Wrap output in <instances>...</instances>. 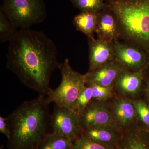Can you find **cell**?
<instances>
[{
	"label": "cell",
	"mask_w": 149,
	"mask_h": 149,
	"mask_svg": "<svg viewBox=\"0 0 149 149\" xmlns=\"http://www.w3.org/2000/svg\"><path fill=\"white\" fill-rule=\"evenodd\" d=\"M102 102L93 100L86 107L78 112L83 130L98 126H110L120 129L111 110Z\"/></svg>",
	"instance_id": "obj_7"
},
{
	"label": "cell",
	"mask_w": 149,
	"mask_h": 149,
	"mask_svg": "<svg viewBox=\"0 0 149 149\" xmlns=\"http://www.w3.org/2000/svg\"><path fill=\"white\" fill-rule=\"evenodd\" d=\"M93 100V89L92 87L91 86H85L77 98L76 102V111L79 112L84 109Z\"/></svg>",
	"instance_id": "obj_22"
},
{
	"label": "cell",
	"mask_w": 149,
	"mask_h": 149,
	"mask_svg": "<svg viewBox=\"0 0 149 149\" xmlns=\"http://www.w3.org/2000/svg\"><path fill=\"white\" fill-rule=\"evenodd\" d=\"M138 128L130 129L123 139L122 149H149V144Z\"/></svg>",
	"instance_id": "obj_16"
},
{
	"label": "cell",
	"mask_w": 149,
	"mask_h": 149,
	"mask_svg": "<svg viewBox=\"0 0 149 149\" xmlns=\"http://www.w3.org/2000/svg\"><path fill=\"white\" fill-rule=\"evenodd\" d=\"M118 130L110 126H94L84 129L82 134L96 143L115 146L118 140Z\"/></svg>",
	"instance_id": "obj_13"
},
{
	"label": "cell",
	"mask_w": 149,
	"mask_h": 149,
	"mask_svg": "<svg viewBox=\"0 0 149 149\" xmlns=\"http://www.w3.org/2000/svg\"><path fill=\"white\" fill-rule=\"evenodd\" d=\"M37 149V148H36V149Z\"/></svg>",
	"instance_id": "obj_26"
},
{
	"label": "cell",
	"mask_w": 149,
	"mask_h": 149,
	"mask_svg": "<svg viewBox=\"0 0 149 149\" xmlns=\"http://www.w3.org/2000/svg\"><path fill=\"white\" fill-rule=\"evenodd\" d=\"M111 110L120 128L129 127L136 121L137 116L134 102L129 99H116L113 102Z\"/></svg>",
	"instance_id": "obj_10"
},
{
	"label": "cell",
	"mask_w": 149,
	"mask_h": 149,
	"mask_svg": "<svg viewBox=\"0 0 149 149\" xmlns=\"http://www.w3.org/2000/svg\"><path fill=\"white\" fill-rule=\"evenodd\" d=\"M0 132L6 137L8 140L10 138V132L6 118L0 116Z\"/></svg>",
	"instance_id": "obj_24"
},
{
	"label": "cell",
	"mask_w": 149,
	"mask_h": 149,
	"mask_svg": "<svg viewBox=\"0 0 149 149\" xmlns=\"http://www.w3.org/2000/svg\"><path fill=\"white\" fill-rule=\"evenodd\" d=\"M74 141L69 138L51 133L46 135L37 149H72Z\"/></svg>",
	"instance_id": "obj_15"
},
{
	"label": "cell",
	"mask_w": 149,
	"mask_h": 149,
	"mask_svg": "<svg viewBox=\"0 0 149 149\" xmlns=\"http://www.w3.org/2000/svg\"><path fill=\"white\" fill-rule=\"evenodd\" d=\"M93 89V100L103 102L112 97V87H105L97 85H90Z\"/></svg>",
	"instance_id": "obj_21"
},
{
	"label": "cell",
	"mask_w": 149,
	"mask_h": 149,
	"mask_svg": "<svg viewBox=\"0 0 149 149\" xmlns=\"http://www.w3.org/2000/svg\"><path fill=\"white\" fill-rule=\"evenodd\" d=\"M147 95H148V97L149 99V83H148V86H147Z\"/></svg>",
	"instance_id": "obj_25"
},
{
	"label": "cell",
	"mask_w": 149,
	"mask_h": 149,
	"mask_svg": "<svg viewBox=\"0 0 149 149\" xmlns=\"http://www.w3.org/2000/svg\"><path fill=\"white\" fill-rule=\"evenodd\" d=\"M90 42V70L98 68L110 61L114 56L113 48L105 40H94L89 37Z\"/></svg>",
	"instance_id": "obj_11"
},
{
	"label": "cell",
	"mask_w": 149,
	"mask_h": 149,
	"mask_svg": "<svg viewBox=\"0 0 149 149\" xmlns=\"http://www.w3.org/2000/svg\"><path fill=\"white\" fill-rule=\"evenodd\" d=\"M136 114L145 125L149 126V107L142 100L134 102Z\"/></svg>",
	"instance_id": "obj_23"
},
{
	"label": "cell",
	"mask_w": 149,
	"mask_h": 149,
	"mask_svg": "<svg viewBox=\"0 0 149 149\" xmlns=\"http://www.w3.org/2000/svg\"><path fill=\"white\" fill-rule=\"evenodd\" d=\"M82 11L96 12L103 6L102 0H70Z\"/></svg>",
	"instance_id": "obj_20"
},
{
	"label": "cell",
	"mask_w": 149,
	"mask_h": 149,
	"mask_svg": "<svg viewBox=\"0 0 149 149\" xmlns=\"http://www.w3.org/2000/svg\"><path fill=\"white\" fill-rule=\"evenodd\" d=\"M17 28L9 19L2 9H0V42H9L17 32Z\"/></svg>",
	"instance_id": "obj_18"
},
{
	"label": "cell",
	"mask_w": 149,
	"mask_h": 149,
	"mask_svg": "<svg viewBox=\"0 0 149 149\" xmlns=\"http://www.w3.org/2000/svg\"><path fill=\"white\" fill-rule=\"evenodd\" d=\"M17 28L28 29L46 18L43 0H3L1 7Z\"/></svg>",
	"instance_id": "obj_5"
},
{
	"label": "cell",
	"mask_w": 149,
	"mask_h": 149,
	"mask_svg": "<svg viewBox=\"0 0 149 149\" xmlns=\"http://www.w3.org/2000/svg\"><path fill=\"white\" fill-rule=\"evenodd\" d=\"M50 103L46 96L24 102L6 117L10 138L9 149H35L52 131Z\"/></svg>",
	"instance_id": "obj_2"
},
{
	"label": "cell",
	"mask_w": 149,
	"mask_h": 149,
	"mask_svg": "<svg viewBox=\"0 0 149 149\" xmlns=\"http://www.w3.org/2000/svg\"><path fill=\"white\" fill-rule=\"evenodd\" d=\"M96 30L106 40L110 41L115 36L116 26L113 16L110 14L103 13L98 18Z\"/></svg>",
	"instance_id": "obj_17"
},
{
	"label": "cell",
	"mask_w": 149,
	"mask_h": 149,
	"mask_svg": "<svg viewBox=\"0 0 149 149\" xmlns=\"http://www.w3.org/2000/svg\"><path fill=\"white\" fill-rule=\"evenodd\" d=\"M72 149H116L115 146H107L91 141L81 134L73 142Z\"/></svg>",
	"instance_id": "obj_19"
},
{
	"label": "cell",
	"mask_w": 149,
	"mask_h": 149,
	"mask_svg": "<svg viewBox=\"0 0 149 149\" xmlns=\"http://www.w3.org/2000/svg\"><path fill=\"white\" fill-rule=\"evenodd\" d=\"M113 50L116 61L129 69H140L146 61L144 54L136 48L117 43Z\"/></svg>",
	"instance_id": "obj_9"
},
{
	"label": "cell",
	"mask_w": 149,
	"mask_h": 149,
	"mask_svg": "<svg viewBox=\"0 0 149 149\" xmlns=\"http://www.w3.org/2000/svg\"><path fill=\"white\" fill-rule=\"evenodd\" d=\"M57 57L55 44L44 32L20 29L9 42L6 67L24 85L47 96Z\"/></svg>",
	"instance_id": "obj_1"
},
{
	"label": "cell",
	"mask_w": 149,
	"mask_h": 149,
	"mask_svg": "<svg viewBox=\"0 0 149 149\" xmlns=\"http://www.w3.org/2000/svg\"><path fill=\"white\" fill-rule=\"evenodd\" d=\"M58 68L60 70L61 82L58 88L51 90L47 99L50 103L76 111L77 98L86 84V74L72 69L68 58L59 63Z\"/></svg>",
	"instance_id": "obj_4"
},
{
	"label": "cell",
	"mask_w": 149,
	"mask_h": 149,
	"mask_svg": "<svg viewBox=\"0 0 149 149\" xmlns=\"http://www.w3.org/2000/svg\"><path fill=\"white\" fill-rule=\"evenodd\" d=\"M52 132L74 140L80 137L83 128L77 111L55 104L51 115Z\"/></svg>",
	"instance_id": "obj_6"
},
{
	"label": "cell",
	"mask_w": 149,
	"mask_h": 149,
	"mask_svg": "<svg viewBox=\"0 0 149 149\" xmlns=\"http://www.w3.org/2000/svg\"><path fill=\"white\" fill-rule=\"evenodd\" d=\"M123 69L119 63L109 61L86 74V84L112 87L118 74Z\"/></svg>",
	"instance_id": "obj_8"
},
{
	"label": "cell",
	"mask_w": 149,
	"mask_h": 149,
	"mask_svg": "<svg viewBox=\"0 0 149 149\" xmlns=\"http://www.w3.org/2000/svg\"><path fill=\"white\" fill-rule=\"evenodd\" d=\"M98 17L96 12L82 11L73 19V23L77 29L81 32L92 37L97 28Z\"/></svg>",
	"instance_id": "obj_14"
},
{
	"label": "cell",
	"mask_w": 149,
	"mask_h": 149,
	"mask_svg": "<svg viewBox=\"0 0 149 149\" xmlns=\"http://www.w3.org/2000/svg\"><path fill=\"white\" fill-rule=\"evenodd\" d=\"M112 7L126 34L149 45V0H116Z\"/></svg>",
	"instance_id": "obj_3"
},
{
	"label": "cell",
	"mask_w": 149,
	"mask_h": 149,
	"mask_svg": "<svg viewBox=\"0 0 149 149\" xmlns=\"http://www.w3.org/2000/svg\"><path fill=\"white\" fill-rule=\"evenodd\" d=\"M143 80L141 71L131 72L124 69L118 74L115 83L116 88L121 94L135 96L141 91Z\"/></svg>",
	"instance_id": "obj_12"
}]
</instances>
